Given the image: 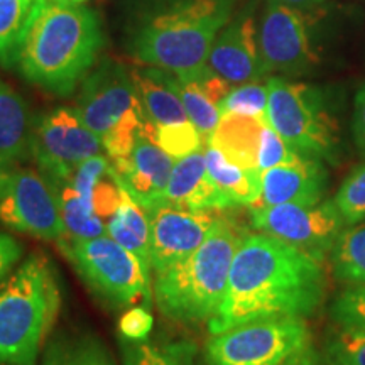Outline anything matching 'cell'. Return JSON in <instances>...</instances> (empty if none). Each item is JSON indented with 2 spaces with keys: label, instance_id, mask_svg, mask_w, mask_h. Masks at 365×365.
Segmentation results:
<instances>
[{
  "label": "cell",
  "instance_id": "38",
  "mask_svg": "<svg viewBox=\"0 0 365 365\" xmlns=\"http://www.w3.org/2000/svg\"><path fill=\"white\" fill-rule=\"evenodd\" d=\"M120 350L124 365H175L170 355L144 340L124 339L120 341Z\"/></svg>",
  "mask_w": 365,
  "mask_h": 365
},
{
  "label": "cell",
  "instance_id": "20",
  "mask_svg": "<svg viewBox=\"0 0 365 365\" xmlns=\"http://www.w3.org/2000/svg\"><path fill=\"white\" fill-rule=\"evenodd\" d=\"M267 124L269 122L257 117L223 113L213 134L208 137L207 144L220 150L232 163L247 170H257L261 137Z\"/></svg>",
  "mask_w": 365,
  "mask_h": 365
},
{
  "label": "cell",
  "instance_id": "24",
  "mask_svg": "<svg viewBox=\"0 0 365 365\" xmlns=\"http://www.w3.org/2000/svg\"><path fill=\"white\" fill-rule=\"evenodd\" d=\"M41 365H117L93 335H61L46 346Z\"/></svg>",
  "mask_w": 365,
  "mask_h": 365
},
{
  "label": "cell",
  "instance_id": "30",
  "mask_svg": "<svg viewBox=\"0 0 365 365\" xmlns=\"http://www.w3.org/2000/svg\"><path fill=\"white\" fill-rule=\"evenodd\" d=\"M145 115L143 110V105L132 108L125 113L110 130L102 137V145L107 153V158L110 163L122 161L129 158L132 149L137 143V137L143 132Z\"/></svg>",
  "mask_w": 365,
  "mask_h": 365
},
{
  "label": "cell",
  "instance_id": "39",
  "mask_svg": "<svg viewBox=\"0 0 365 365\" xmlns=\"http://www.w3.org/2000/svg\"><path fill=\"white\" fill-rule=\"evenodd\" d=\"M153 314L144 308H130L118 322L122 336L127 340H145L153 330Z\"/></svg>",
  "mask_w": 365,
  "mask_h": 365
},
{
  "label": "cell",
  "instance_id": "31",
  "mask_svg": "<svg viewBox=\"0 0 365 365\" xmlns=\"http://www.w3.org/2000/svg\"><path fill=\"white\" fill-rule=\"evenodd\" d=\"M267 83L262 85L259 81H252V83L237 85L235 88H232L218 105V108L222 115L223 113H242V115L257 117L267 122Z\"/></svg>",
  "mask_w": 365,
  "mask_h": 365
},
{
  "label": "cell",
  "instance_id": "45",
  "mask_svg": "<svg viewBox=\"0 0 365 365\" xmlns=\"http://www.w3.org/2000/svg\"><path fill=\"white\" fill-rule=\"evenodd\" d=\"M56 2H65V4H83L85 0H56Z\"/></svg>",
  "mask_w": 365,
  "mask_h": 365
},
{
  "label": "cell",
  "instance_id": "11",
  "mask_svg": "<svg viewBox=\"0 0 365 365\" xmlns=\"http://www.w3.org/2000/svg\"><path fill=\"white\" fill-rule=\"evenodd\" d=\"M250 220L262 234L277 237L319 259L330 254L335 240L346 227L335 200H322L313 205L252 207Z\"/></svg>",
  "mask_w": 365,
  "mask_h": 365
},
{
  "label": "cell",
  "instance_id": "36",
  "mask_svg": "<svg viewBox=\"0 0 365 365\" xmlns=\"http://www.w3.org/2000/svg\"><path fill=\"white\" fill-rule=\"evenodd\" d=\"M122 186L117 180L115 171L110 166L107 175L100 178L91 193V203H93L95 213L100 218H110L122 200Z\"/></svg>",
  "mask_w": 365,
  "mask_h": 365
},
{
  "label": "cell",
  "instance_id": "4",
  "mask_svg": "<svg viewBox=\"0 0 365 365\" xmlns=\"http://www.w3.org/2000/svg\"><path fill=\"white\" fill-rule=\"evenodd\" d=\"M244 237L235 222L218 217L207 240L193 254L156 274L154 299L164 317L178 323L208 322L220 308Z\"/></svg>",
  "mask_w": 365,
  "mask_h": 365
},
{
  "label": "cell",
  "instance_id": "18",
  "mask_svg": "<svg viewBox=\"0 0 365 365\" xmlns=\"http://www.w3.org/2000/svg\"><path fill=\"white\" fill-rule=\"evenodd\" d=\"M163 203L193 212L230 208L208 175L205 149L176 159Z\"/></svg>",
  "mask_w": 365,
  "mask_h": 365
},
{
  "label": "cell",
  "instance_id": "15",
  "mask_svg": "<svg viewBox=\"0 0 365 365\" xmlns=\"http://www.w3.org/2000/svg\"><path fill=\"white\" fill-rule=\"evenodd\" d=\"M208 66L230 85L261 81L267 75L259 53L257 27L250 14H240L218 33Z\"/></svg>",
  "mask_w": 365,
  "mask_h": 365
},
{
  "label": "cell",
  "instance_id": "29",
  "mask_svg": "<svg viewBox=\"0 0 365 365\" xmlns=\"http://www.w3.org/2000/svg\"><path fill=\"white\" fill-rule=\"evenodd\" d=\"M144 134L154 140L164 153L175 159H181L190 154L202 150L207 140L200 134V130L190 120L176 122V124L154 125L149 120H144Z\"/></svg>",
  "mask_w": 365,
  "mask_h": 365
},
{
  "label": "cell",
  "instance_id": "32",
  "mask_svg": "<svg viewBox=\"0 0 365 365\" xmlns=\"http://www.w3.org/2000/svg\"><path fill=\"white\" fill-rule=\"evenodd\" d=\"M327 365H365V330L340 328L325 345Z\"/></svg>",
  "mask_w": 365,
  "mask_h": 365
},
{
  "label": "cell",
  "instance_id": "23",
  "mask_svg": "<svg viewBox=\"0 0 365 365\" xmlns=\"http://www.w3.org/2000/svg\"><path fill=\"white\" fill-rule=\"evenodd\" d=\"M124 190V188H122ZM107 235L130 250L150 272V227L148 212L132 198L129 191H122V200L115 213L108 218Z\"/></svg>",
  "mask_w": 365,
  "mask_h": 365
},
{
  "label": "cell",
  "instance_id": "19",
  "mask_svg": "<svg viewBox=\"0 0 365 365\" xmlns=\"http://www.w3.org/2000/svg\"><path fill=\"white\" fill-rule=\"evenodd\" d=\"M137 97L143 105L145 120L154 125L186 122L185 107L175 86V76L159 68H134L130 70Z\"/></svg>",
  "mask_w": 365,
  "mask_h": 365
},
{
  "label": "cell",
  "instance_id": "27",
  "mask_svg": "<svg viewBox=\"0 0 365 365\" xmlns=\"http://www.w3.org/2000/svg\"><path fill=\"white\" fill-rule=\"evenodd\" d=\"M175 76L176 91L180 95L188 120L208 143V137L213 134L218 122H220V108L193 80L186 78V76Z\"/></svg>",
  "mask_w": 365,
  "mask_h": 365
},
{
  "label": "cell",
  "instance_id": "5",
  "mask_svg": "<svg viewBox=\"0 0 365 365\" xmlns=\"http://www.w3.org/2000/svg\"><path fill=\"white\" fill-rule=\"evenodd\" d=\"M59 307L56 269L31 254L0 282V365H36Z\"/></svg>",
  "mask_w": 365,
  "mask_h": 365
},
{
  "label": "cell",
  "instance_id": "7",
  "mask_svg": "<svg viewBox=\"0 0 365 365\" xmlns=\"http://www.w3.org/2000/svg\"><path fill=\"white\" fill-rule=\"evenodd\" d=\"M312 346L304 318H264L228 328L205 345L207 365H286Z\"/></svg>",
  "mask_w": 365,
  "mask_h": 365
},
{
  "label": "cell",
  "instance_id": "43",
  "mask_svg": "<svg viewBox=\"0 0 365 365\" xmlns=\"http://www.w3.org/2000/svg\"><path fill=\"white\" fill-rule=\"evenodd\" d=\"M277 2H282V4H286V6L296 7V9H299V11H301V9L317 6V4L323 2V0H277Z\"/></svg>",
  "mask_w": 365,
  "mask_h": 365
},
{
  "label": "cell",
  "instance_id": "35",
  "mask_svg": "<svg viewBox=\"0 0 365 365\" xmlns=\"http://www.w3.org/2000/svg\"><path fill=\"white\" fill-rule=\"evenodd\" d=\"M301 156L299 153L291 148L282 137L272 129L271 125H266L262 130L261 137V148H259V156H257V170L266 171L271 168L282 166V164H291L299 161Z\"/></svg>",
  "mask_w": 365,
  "mask_h": 365
},
{
  "label": "cell",
  "instance_id": "16",
  "mask_svg": "<svg viewBox=\"0 0 365 365\" xmlns=\"http://www.w3.org/2000/svg\"><path fill=\"white\" fill-rule=\"evenodd\" d=\"M110 164L122 188L129 191L144 210L163 205L175 159L150 140L144 129L137 137L130 156Z\"/></svg>",
  "mask_w": 365,
  "mask_h": 365
},
{
  "label": "cell",
  "instance_id": "25",
  "mask_svg": "<svg viewBox=\"0 0 365 365\" xmlns=\"http://www.w3.org/2000/svg\"><path fill=\"white\" fill-rule=\"evenodd\" d=\"M330 261L340 282L365 284V222L344 228L330 250Z\"/></svg>",
  "mask_w": 365,
  "mask_h": 365
},
{
  "label": "cell",
  "instance_id": "2",
  "mask_svg": "<svg viewBox=\"0 0 365 365\" xmlns=\"http://www.w3.org/2000/svg\"><path fill=\"white\" fill-rule=\"evenodd\" d=\"M102 46V26L91 9L38 0L11 65L31 83L65 97L86 78Z\"/></svg>",
  "mask_w": 365,
  "mask_h": 365
},
{
  "label": "cell",
  "instance_id": "14",
  "mask_svg": "<svg viewBox=\"0 0 365 365\" xmlns=\"http://www.w3.org/2000/svg\"><path fill=\"white\" fill-rule=\"evenodd\" d=\"M139 105L130 71L120 63L105 59L86 75L75 110L85 125L102 140L127 112Z\"/></svg>",
  "mask_w": 365,
  "mask_h": 365
},
{
  "label": "cell",
  "instance_id": "10",
  "mask_svg": "<svg viewBox=\"0 0 365 365\" xmlns=\"http://www.w3.org/2000/svg\"><path fill=\"white\" fill-rule=\"evenodd\" d=\"M0 223L41 240L66 234L56 190L33 170H14L0 186Z\"/></svg>",
  "mask_w": 365,
  "mask_h": 365
},
{
  "label": "cell",
  "instance_id": "17",
  "mask_svg": "<svg viewBox=\"0 0 365 365\" xmlns=\"http://www.w3.org/2000/svg\"><path fill=\"white\" fill-rule=\"evenodd\" d=\"M261 198L254 207L276 205H313L325 198L328 173L323 161L301 158L299 161L271 168L261 173Z\"/></svg>",
  "mask_w": 365,
  "mask_h": 365
},
{
  "label": "cell",
  "instance_id": "6",
  "mask_svg": "<svg viewBox=\"0 0 365 365\" xmlns=\"http://www.w3.org/2000/svg\"><path fill=\"white\" fill-rule=\"evenodd\" d=\"M267 88L269 125L301 156L339 161V124L327 108L323 91L284 76H271Z\"/></svg>",
  "mask_w": 365,
  "mask_h": 365
},
{
  "label": "cell",
  "instance_id": "37",
  "mask_svg": "<svg viewBox=\"0 0 365 365\" xmlns=\"http://www.w3.org/2000/svg\"><path fill=\"white\" fill-rule=\"evenodd\" d=\"M110 166V159L98 154V156H93L81 163L75 170V173H73L68 182H70L73 188L78 191L81 196H85L86 200L91 202V193H93L95 185H97L100 178L107 175Z\"/></svg>",
  "mask_w": 365,
  "mask_h": 365
},
{
  "label": "cell",
  "instance_id": "9",
  "mask_svg": "<svg viewBox=\"0 0 365 365\" xmlns=\"http://www.w3.org/2000/svg\"><path fill=\"white\" fill-rule=\"evenodd\" d=\"M102 140L70 107H58L38 118L31 153L53 186L70 181L86 159L102 154Z\"/></svg>",
  "mask_w": 365,
  "mask_h": 365
},
{
  "label": "cell",
  "instance_id": "12",
  "mask_svg": "<svg viewBox=\"0 0 365 365\" xmlns=\"http://www.w3.org/2000/svg\"><path fill=\"white\" fill-rule=\"evenodd\" d=\"M259 53L266 73L298 76L317 65L308 21L303 11L269 0L257 31Z\"/></svg>",
  "mask_w": 365,
  "mask_h": 365
},
{
  "label": "cell",
  "instance_id": "1",
  "mask_svg": "<svg viewBox=\"0 0 365 365\" xmlns=\"http://www.w3.org/2000/svg\"><path fill=\"white\" fill-rule=\"evenodd\" d=\"M327 296L323 259L267 234L245 235L225 296L208 319L212 335L264 318H307Z\"/></svg>",
  "mask_w": 365,
  "mask_h": 365
},
{
  "label": "cell",
  "instance_id": "42",
  "mask_svg": "<svg viewBox=\"0 0 365 365\" xmlns=\"http://www.w3.org/2000/svg\"><path fill=\"white\" fill-rule=\"evenodd\" d=\"M286 365H323V362H322V359L317 355V352H314L312 346H309V349L304 350L303 354H299L298 357L291 359Z\"/></svg>",
  "mask_w": 365,
  "mask_h": 365
},
{
  "label": "cell",
  "instance_id": "3",
  "mask_svg": "<svg viewBox=\"0 0 365 365\" xmlns=\"http://www.w3.org/2000/svg\"><path fill=\"white\" fill-rule=\"evenodd\" d=\"M230 7L232 0H171L139 26L132 53L144 65L173 75L202 70Z\"/></svg>",
  "mask_w": 365,
  "mask_h": 365
},
{
  "label": "cell",
  "instance_id": "8",
  "mask_svg": "<svg viewBox=\"0 0 365 365\" xmlns=\"http://www.w3.org/2000/svg\"><path fill=\"white\" fill-rule=\"evenodd\" d=\"M68 235V234H66ZM61 249L100 298L124 308L144 298L150 301V272L130 250L107 234L95 239L65 235Z\"/></svg>",
  "mask_w": 365,
  "mask_h": 365
},
{
  "label": "cell",
  "instance_id": "34",
  "mask_svg": "<svg viewBox=\"0 0 365 365\" xmlns=\"http://www.w3.org/2000/svg\"><path fill=\"white\" fill-rule=\"evenodd\" d=\"M331 318L340 328L365 330V284L349 287L333 301Z\"/></svg>",
  "mask_w": 365,
  "mask_h": 365
},
{
  "label": "cell",
  "instance_id": "13",
  "mask_svg": "<svg viewBox=\"0 0 365 365\" xmlns=\"http://www.w3.org/2000/svg\"><path fill=\"white\" fill-rule=\"evenodd\" d=\"M145 212L150 227V269L156 274L166 272L193 254L218 220L213 212H193L166 203Z\"/></svg>",
  "mask_w": 365,
  "mask_h": 365
},
{
  "label": "cell",
  "instance_id": "28",
  "mask_svg": "<svg viewBox=\"0 0 365 365\" xmlns=\"http://www.w3.org/2000/svg\"><path fill=\"white\" fill-rule=\"evenodd\" d=\"M38 0H0V61L11 65Z\"/></svg>",
  "mask_w": 365,
  "mask_h": 365
},
{
  "label": "cell",
  "instance_id": "41",
  "mask_svg": "<svg viewBox=\"0 0 365 365\" xmlns=\"http://www.w3.org/2000/svg\"><path fill=\"white\" fill-rule=\"evenodd\" d=\"M354 134L359 148L365 150V83L359 86L354 100Z\"/></svg>",
  "mask_w": 365,
  "mask_h": 365
},
{
  "label": "cell",
  "instance_id": "44",
  "mask_svg": "<svg viewBox=\"0 0 365 365\" xmlns=\"http://www.w3.org/2000/svg\"><path fill=\"white\" fill-rule=\"evenodd\" d=\"M12 170H14V164L6 161V159L0 156V186H2V182L6 181V178L11 175Z\"/></svg>",
  "mask_w": 365,
  "mask_h": 365
},
{
  "label": "cell",
  "instance_id": "22",
  "mask_svg": "<svg viewBox=\"0 0 365 365\" xmlns=\"http://www.w3.org/2000/svg\"><path fill=\"white\" fill-rule=\"evenodd\" d=\"M207 170L217 185L228 207H250L257 205L261 198V173L247 170L232 163L220 150L207 144L205 148Z\"/></svg>",
  "mask_w": 365,
  "mask_h": 365
},
{
  "label": "cell",
  "instance_id": "26",
  "mask_svg": "<svg viewBox=\"0 0 365 365\" xmlns=\"http://www.w3.org/2000/svg\"><path fill=\"white\" fill-rule=\"evenodd\" d=\"M54 190L68 235L76 239H95L107 234V225L95 213L93 203L81 196L70 182L54 186Z\"/></svg>",
  "mask_w": 365,
  "mask_h": 365
},
{
  "label": "cell",
  "instance_id": "21",
  "mask_svg": "<svg viewBox=\"0 0 365 365\" xmlns=\"http://www.w3.org/2000/svg\"><path fill=\"white\" fill-rule=\"evenodd\" d=\"M33 127L24 100L0 78V156L11 164L26 161L31 154Z\"/></svg>",
  "mask_w": 365,
  "mask_h": 365
},
{
  "label": "cell",
  "instance_id": "33",
  "mask_svg": "<svg viewBox=\"0 0 365 365\" xmlns=\"http://www.w3.org/2000/svg\"><path fill=\"white\" fill-rule=\"evenodd\" d=\"M333 200L346 227L365 222V163L345 178Z\"/></svg>",
  "mask_w": 365,
  "mask_h": 365
},
{
  "label": "cell",
  "instance_id": "40",
  "mask_svg": "<svg viewBox=\"0 0 365 365\" xmlns=\"http://www.w3.org/2000/svg\"><path fill=\"white\" fill-rule=\"evenodd\" d=\"M22 252H24V249L16 237L0 232V282L6 279L12 272V269L17 266Z\"/></svg>",
  "mask_w": 365,
  "mask_h": 365
}]
</instances>
